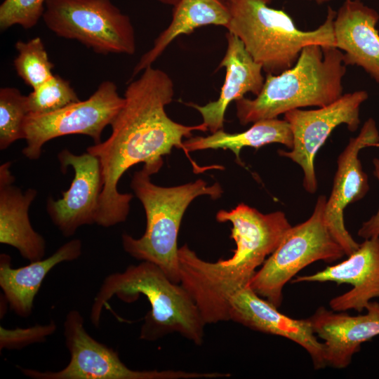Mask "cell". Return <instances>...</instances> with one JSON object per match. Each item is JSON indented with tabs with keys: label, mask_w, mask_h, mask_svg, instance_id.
Instances as JSON below:
<instances>
[{
	"label": "cell",
	"mask_w": 379,
	"mask_h": 379,
	"mask_svg": "<svg viewBox=\"0 0 379 379\" xmlns=\"http://www.w3.org/2000/svg\"><path fill=\"white\" fill-rule=\"evenodd\" d=\"M29 114L27 95L15 87L0 89V149L25 139L24 124Z\"/></svg>",
	"instance_id": "cb8c5ba5"
},
{
	"label": "cell",
	"mask_w": 379,
	"mask_h": 379,
	"mask_svg": "<svg viewBox=\"0 0 379 379\" xmlns=\"http://www.w3.org/2000/svg\"><path fill=\"white\" fill-rule=\"evenodd\" d=\"M159 171L154 166L144 165L133 174L131 187L142 204L147 227L139 239L122 234L121 243L131 256L157 265L171 281L180 284L177 241L185 211L196 197L208 195L217 199L222 190L218 183L208 186L201 179L176 187H160L153 184L150 179Z\"/></svg>",
	"instance_id": "5b68a950"
},
{
	"label": "cell",
	"mask_w": 379,
	"mask_h": 379,
	"mask_svg": "<svg viewBox=\"0 0 379 379\" xmlns=\"http://www.w3.org/2000/svg\"><path fill=\"white\" fill-rule=\"evenodd\" d=\"M261 298L249 286L236 291L227 300V321H235L254 331L288 338L308 352L316 370L326 366L324 344L317 340L309 319L291 318Z\"/></svg>",
	"instance_id": "5bb4252c"
},
{
	"label": "cell",
	"mask_w": 379,
	"mask_h": 379,
	"mask_svg": "<svg viewBox=\"0 0 379 379\" xmlns=\"http://www.w3.org/2000/svg\"><path fill=\"white\" fill-rule=\"evenodd\" d=\"M346 67L343 53L336 47L306 46L292 67L279 74H267L254 99L235 101L237 117L246 125L301 107L329 105L343 95Z\"/></svg>",
	"instance_id": "277c9868"
},
{
	"label": "cell",
	"mask_w": 379,
	"mask_h": 379,
	"mask_svg": "<svg viewBox=\"0 0 379 379\" xmlns=\"http://www.w3.org/2000/svg\"><path fill=\"white\" fill-rule=\"evenodd\" d=\"M306 1H314L317 4H323L330 2V1H331L333 0H306Z\"/></svg>",
	"instance_id": "f546056e"
},
{
	"label": "cell",
	"mask_w": 379,
	"mask_h": 379,
	"mask_svg": "<svg viewBox=\"0 0 379 379\" xmlns=\"http://www.w3.org/2000/svg\"><path fill=\"white\" fill-rule=\"evenodd\" d=\"M368 98L367 91H357L317 109H295L284 114L292 131L293 147L291 151L279 149L278 153L301 167L307 192L313 194L317 189L314 159L318 150L338 126L345 124L350 131L358 129L360 107Z\"/></svg>",
	"instance_id": "8fae6325"
},
{
	"label": "cell",
	"mask_w": 379,
	"mask_h": 379,
	"mask_svg": "<svg viewBox=\"0 0 379 379\" xmlns=\"http://www.w3.org/2000/svg\"><path fill=\"white\" fill-rule=\"evenodd\" d=\"M173 95L174 84L168 74L147 67L128 85L124 105L110 125L109 137L87 148L101 167L98 225L109 227L126 220L133 195L119 192L117 185L128 169L138 163L160 169L162 157L173 147L185 152L183 138H190L194 131L208 130L204 123L185 126L169 118L165 107Z\"/></svg>",
	"instance_id": "6da1fadb"
},
{
	"label": "cell",
	"mask_w": 379,
	"mask_h": 379,
	"mask_svg": "<svg viewBox=\"0 0 379 379\" xmlns=\"http://www.w3.org/2000/svg\"><path fill=\"white\" fill-rule=\"evenodd\" d=\"M379 14L360 0H345L333 21L335 47L347 65L361 67L379 83Z\"/></svg>",
	"instance_id": "e0dca14e"
},
{
	"label": "cell",
	"mask_w": 379,
	"mask_h": 379,
	"mask_svg": "<svg viewBox=\"0 0 379 379\" xmlns=\"http://www.w3.org/2000/svg\"><path fill=\"white\" fill-rule=\"evenodd\" d=\"M272 0H233L225 27L243 43L267 74H279L292 67L302 48L310 44L335 46L336 11L328 8L324 22L310 31L299 29L284 11L269 6Z\"/></svg>",
	"instance_id": "8992f818"
},
{
	"label": "cell",
	"mask_w": 379,
	"mask_h": 379,
	"mask_svg": "<svg viewBox=\"0 0 379 379\" xmlns=\"http://www.w3.org/2000/svg\"><path fill=\"white\" fill-rule=\"evenodd\" d=\"M10 161L0 166V243L15 248L29 262L44 258L46 241L32 227L29 208L37 195L33 188L22 192L14 185Z\"/></svg>",
	"instance_id": "d6986e66"
},
{
	"label": "cell",
	"mask_w": 379,
	"mask_h": 379,
	"mask_svg": "<svg viewBox=\"0 0 379 379\" xmlns=\"http://www.w3.org/2000/svg\"><path fill=\"white\" fill-rule=\"evenodd\" d=\"M53 320L46 325H35L25 328L6 329L0 327V350L21 349L30 344L43 343L56 330Z\"/></svg>",
	"instance_id": "4316f807"
},
{
	"label": "cell",
	"mask_w": 379,
	"mask_h": 379,
	"mask_svg": "<svg viewBox=\"0 0 379 379\" xmlns=\"http://www.w3.org/2000/svg\"><path fill=\"white\" fill-rule=\"evenodd\" d=\"M216 220L232 225L230 237L237 248L231 258L211 262L199 258L187 245L178 249L180 284L194 300L206 324L227 321L229 297L249 286L255 269L292 227L282 211L264 214L244 204L229 211H219Z\"/></svg>",
	"instance_id": "7a4b0ae2"
},
{
	"label": "cell",
	"mask_w": 379,
	"mask_h": 379,
	"mask_svg": "<svg viewBox=\"0 0 379 379\" xmlns=\"http://www.w3.org/2000/svg\"><path fill=\"white\" fill-rule=\"evenodd\" d=\"M173 6L171 23L154 40L152 47L142 55L133 69V77L152 66L178 36L190 34L203 26L226 27L230 20V7L224 0H179Z\"/></svg>",
	"instance_id": "44dd1931"
},
{
	"label": "cell",
	"mask_w": 379,
	"mask_h": 379,
	"mask_svg": "<svg viewBox=\"0 0 379 379\" xmlns=\"http://www.w3.org/2000/svg\"><path fill=\"white\" fill-rule=\"evenodd\" d=\"M225 2H227V4L230 3L231 1H232L233 0H224Z\"/></svg>",
	"instance_id": "4dcf8cb0"
},
{
	"label": "cell",
	"mask_w": 379,
	"mask_h": 379,
	"mask_svg": "<svg viewBox=\"0 0 379 379\" xmlns=\"http://www.w3.org/2000/svg\"><path fill=\"white\" fill-rule=\"evenodd\" d=\"M79 100L69 81L55 74L27 95L31 114L51 113Z\"/></svg>",
	"instance_id": "d4e9b609"
},
{
	"label": "cell",
	"mask_w": 379,
	"mask_h": 379,
	"mask_svg": "<svg viewBox=\"0 0 379 379\" xmlns=\"http://www.w3.org/2000/svg\"><path fill=\"white\" fill-rule=\"evenodd\" d=\"M58 159L62 171L71 166L74 175L61 199H47L46 211L62 235L69 237L83 225L96 224L102 188L101 167L98 159L88 152L74 154L65 149Z\"/></svg>",
	"instance_id": "4fadbf2b"
},
{
	"label": "cell",
	"mask_w": 379,
	"mask_h": 379,
	"mask_svg": "<svg viewBox=\"0 0 379 379\" xmlns=\"http://www.w3.org/2000/svg\"><path fill=\"white\" fill-rule=\"evenodd\" d=\"M124 103L115 83L105 81L85 100L51 113H29L24 124L27 145L22 152L29 159H38L46 142L72 134L88 135L94 144L99 143L103 130L111 125Z\"/></svg>",
	"instance_id": "30bf717a"
},
{
	"label": "cell",
	"mask_w": 379,
	"mask_h": 379,
	"mask_svg": "<svg viewBox=\"0 0 379 379\" xmlns=\"http://www.w3.org/2000/svg\"><path fill=\"white\" fill-rule=\"evenodd\" d=\"M368 147H379V131L372 118L365 121L359 135L350 138L339 155L332 191L324 208L326 225L347 256L360 244L352 238L345 226L344 210L349 204L364 197L369 190L368 176L359 159L360 151Z\"/></svg>",
	"instance_id": "7c38bea8"
},
{
	"label": "cell",
	"mask_w": 379,
	"mask_h": 379,
	"mask_svg": "<svg viewBox=\"0 0 379 379\" xmlns=\"http://www.w3.org/2000/svg\"><path fill=\"white\" fill-rule=\"evenodd\" d=\"M81 253V241L74 239L62 245L48 258L30 262L19 268H12L11 257L1 253L0 286L10 308L20 317H29L34 298L48 273L62 262L77 259Z\"/></svg>",
	"instance_id": "ffe728a7"
},
{
	"label": "cell",
	"mask_w": 379,
	"mask_h": 379,
	"mask_svg": "<svg viewBox=\"0 0 379 379\" xmlns=\"http://www.w3.org/2000/svg\"><path fill=\"white\" fill-rule=\"evenodd\" d=\"M303 281L351 284L350 291L332 298L329 305L335 312H362L371 299L379 298V237L365 239L347 260L292 283Z\"/></svg>",
	"instance_id": "9a60e30c"
},
{
	"label": "cell",
	"mask_w": 379,
	"mask_h": 379,
	"mask_svg": "<svg viewBox=\"0 0 379 379\" xmlns=\"http://www.w3.org/2000/svg\"><path fill=\"white\" fill-rule=\"evenodd\" d=\"M227 49L220 67L225 68V79L218 98L204 105L190 103L202 116L211 133L223 128L225 111L232 101L244 98L247 93L255 96L265 82L262 66L246 50L234 34H226Z\"/></svg>",
	"instance_id": "ac0fdd59"
},
{
	"label": "cell",
	"mask_w": 379,
	"mask_h": 379,
	"mask_svg": "<svg viewBox=\"0 0 379 379\" xmlns=\"http://www.w3.org/2000/svg\"><path fill=\"white\" fill-rule=\"evenodd\" d=\"M373 164V174L379 182V159L374 158ZM357 234L364 239L379 237V207L376 213L362 224Z\"/></svg>",
	"instance_id": "83f0119b"
},
{
	"label": "cell",
	"mask_w": 379,
	"mask_h": 379,
	"mask_svg": "<svg viewBox=\"0 0 379 379\" xmlns=\"http://www.w3.org/2000/svg\"><path fill=\"white\" fill-rule=\"evenodd\" d=\"M365 314L350 316L319 307L309 320L314 333L324 340L326 366L344 368L363 343L379 335V302L370 301Z\"/></svg>",
	"instance_id": "2e32d148"
},
{
	"label": "cell",
	"mask_w": 379,
	"mask_h": 379,
	"mask_svg": "<svg viewBox=\"0 0 379 379\" xmlns=\"http://www.w3.org/2000/svg\"><path fill=\"white\" fill-rule=\"evenodd\" d=\"M140 294L151 307L141 328V339L154 340L175 332L196 345L203 343L206 323L191 295L181 284L171 281L159 266L148 261L129 265L124 272L105 277L93 302L92 324L100 326L102 311L114 296L132 302Z\"/></svg>",
	"instance_id": "3957f363"
},
{
	"label": "cell",
	"mask_w": 379,
	"mask_h": 379,
	"mask_svg": "<svg viewBox=\"0 0 379 379\" xmlns=\"http://www.w3.org/2000/svg\"><path fill=\"white\" fill-rule=\"evenodd\" d=\"M15 48L18 55L13 60L14 68L18 75L32 89L53 76L54 65L40 37L27 41H18Z\"/></svg>",
	"instance_id": "603a6c76"
},
{
	"label": "cell",
	"mask_w": 379,
	"mask_h": 379,
	"mask_svg": "<svg viewBox=\"0 0 379 379\" xmlns=\"http://www.w3.org/2000/svg\"><path fill=\"white\" fill-rule=\"evenodd\" d=\"M326 200L324 195L318 197L311 216L289 229L249 284L258 295L277 308L282 302L284 286L301 270L315 261L332 262L345 255L326 225Z\"/></svg>",
	"instance_id": "52a82bcc"
},
{
	"label": "cell",
	"mask_w": 379,
	"mask_h": 379,
	"mask_svg": "<svg viewBox=\"0 0 379 379\" xmlns=\"http://www.w3.org/2000/svg\"><path fill=\"white\" fill-rule=\"evenodd\" d=\"M293 134L285 119H262L253 123L248 130L230 133L220 129L211 135L190 138L183 142L185 153L206 149H230L240 162V152L244 147L259 148L271 143H280L287 148L293 147Z\"/></svg>",
	"instance_id": "7402d4cb"
},
{
	"label": "cell",
	"mask_w": 379,
	"mask_h": 379,
	"mask_svg": "<svg viewBox=\"0 0 379 379\" xmlns=\"http://www.w3.org/2000/svg\"><path fill=\"white\" fill-rule=\"evenodd\" d=\"M46 0H4L0 6L1 31L13 25L24 29L34 27L42 18Z\"/></svg>",
	"instance_id": "484cf974"
},
{
	"label": "cell",
	"mask_w": 379,
	"mask_h": 379,
	"mask_svg": "<svg viewBox=\"0 0 379 379\" xmlns=\"http://www.w3.org/2000/svg\"><path fill=\"white\" fill-rule=\"evenodd\" d=\"M161 3L175 6L179 0H157Z\"/></svg>",
	"instance_id": "f1b7e54d"
},
{
	"label": "cell",
	"mask_w": 379,
	"mask_h": 379,
	"mask_svg": "<svg viewBox=\"0 0 379 379\" xmlns=\"http://www.w3.org/2000/svg\"><path fill=\"white\" fill-rule=\"evenodd\" d=\"M63 328L65 345L70 355L68 364L57 371L18 367L25 375L32 379H192L216 378L219 375L215 372L131 369L117 352L88 334L83 316L76 310L67 314Z\"/></svg>",
	"instance_id": "9c48e42d"
},
{
	"label": "cell",
	"mask_w": 379,
	"mask_h": 379,
	"mask_svg": "<svg viewBox=\"0 0 379 379\" xmlns=\"http://www.w3.org/2000/svg\"><path fill=\"white\" fill-rule=\"evenodd\" d=\"M42 19L58 36L76 40L98 54L135 52L131 19L111 0H46Z\"/></svg>",
	"instance_id": "ba28073f"
}]
</instances>
